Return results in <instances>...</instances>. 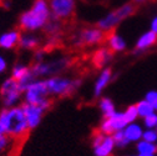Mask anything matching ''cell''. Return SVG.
<instances>
[{
    "label": "cell",
    "instance_id": "obj_10",
    "mask_svg": "<svg viewBox=\"0 0 157 156\" xmlns=\"http://www.w3.org/2000/svg\"><path fill=\"white\" fill-rule=\"evenodd\" d=\"M92 145L96 156H110L115 147V141L111 135H106L100 131L94 135Z\"/></svg>",
    "mask_w": 157,
    "mask_h": 156
},
{
    "label": "cell",
    "instance_id": "obj_32",
    "mask_svg": "<svg viewBox=\"0 0 157 156\" xmlns=\"http://www.w3.org/2000/svg\"><path fill=\"white\" fill-rule=\"evenodd\" d=\"M146 2H148V0H133L135 4H142V3H146Z\"/></svg>",
    "mask_w": 157,
    "mask_h": 156
},
{
    "label": "cell",
    "instance_id": "obj_12",
    "mask_svg": "<svg viewBox=\"0 0 157 156\" xmlns=\"http://www.w3.org/2000/svg\"><path fill=\"white\" fill-rule=\"evenodd\" d=\"M127 120L125 119L124 112H115L113 115H111L110 118H106L104 120V123L101 124V132L106 134V135H111L115 131L119 130H124L127 126Z\"/></svg>",
    "mask_w": 157,
    "mask_h": 156
},
{
    "label": "cell",
    "instance_id": "obj_34",
    "mask_svg": "<svg viewBox=\"0 0 157 156\" xmlns=\"http://www.w3.org/2000/svg\"><path fill=\"white\" fill-rule=\"evenodd\" d=\"M155 109H156V110H157V103H156V105H155Z\"/></svg>",
    "mask_w": 157,
    "mask_h": 156
},
{
    "label": "cell",
    "instance_id": "obj_26",
    "mask_svg": "<svg viewBox=\"0 0 157 156\" xmlns=\"http://www.w3.org/2000/svg\"><path fill=\"white\" fill-rule=\"evenodd\" d=\"M124 115H125V119L127 120L128 124L133 123V121L137 119V116H139L136 106H130V107H127V110L124 112Z\"/></svg>",
    "mask_w": 157,
    "mask_h": 156
},
{
    "label": "cell",
    "instance_id": "obj_11",
    "mask_svg": "<svg viewBox=\"0 0 157 156\" xmlns=\"http://www.w3.org/2000/svg\"><path fill=\"white\" fill-rule=\"evenodd\" d=\"M107 34H105L104 30L100 28H90L84 29L78 33L76 44L78 45H94V44H100L106 39Z\"/></svg>",
    "mask_w": 157,
    "mask_h": 156
},
{
    "label": "cell",
    "instance_id": "obj_6",
    "mask_svg": "<svg viewBox=\"0 0 157 156\" xmlns=\"http://www.w3.org/2000/svg\"><path fill=\"white\" fill-rule=\"evenodd\" d=\"M50 99L46 80L35 79L23 92V100L26 104H41Z\"/></svg>",
    "mask_w": 157,
    "mask_h": 156
},
{
    "label": "cell",
    "instance_id": "obj_22",
    "mask_svg": "<svg viewBox=\"0 0 157 156\" xmlns=\"http://www.w3.org/2000/svg\"><path fill=\"white\" fill-rule=\"evenodd\" d=\"M100 109L104 112L105 118H110L111 115H113L116 112L115 111L113 103L110 99H107V97H104V99H101V101H100Z\"/></svg>",
    "mask_w": 157,
    "mask_h": 156
},
{
    "label": "cell",
    "instance_id": "obj_9",
    "mask_svg": "<svg viewBox=\"0 0 157 156\" xmlns=\"http://www.w3.org/2000/svg\"><path fill=\"white\" fill-rule=\"evenodd\" d=\"M51 16L57 20H69L75 14V0H50L49 2Z\"/></svg>",
    "mask_w": 157,
    "mask_h": 156
},
{
    "label": "cell",
    "instance_id": "obj_20",
    "mask_svg": "<svg viewBox=\"0 0 157 156\" xmlns=\"http://www.w3.org/2000/svg\"><path fill=\"white\" fill-rule=\"evenodd\" d=\"M124 132L126 135V138L128 139V141H139L140 139H142V135H144V131L141 129L140 125H137V124H132L126 126L124 129Z\"/></svg>",
    "mask_w": 157,
    "mask_h": 156
},
{
    "label": "cell",
    "instance_id": "obj_3",
    "mask_svg": "<svg viewBox=\"0 0 157 156\" xmlns=\"http://www.w3.org/2000/svg\"><path fill=\"white\" fill-rule=\"evenodd\" d=\"M0 100L4 107H13L21 105L23 100V89L17 80L9 76L2 83L0 86Z\"/></svg>",
    "mask_w": 157,
    "mask_h": 156
},
{
    "label": "cell",
    "instance_id": "obj_17",
    "mask_svg": "<svg viewBox=\"0 0 157 156\" xmlns=\"http://www.w3.org/2000/svg\"><path fill=\"white\" fill-rule=\"evenodd\" d=\"M110 34H107L106 40H109V46L112 51H122L126 48V43L125 40L119 36L117 34H115L113 31H109Z\"/></svg>",
    "mask_w": 157,
    "mask_h": 156
},
{
    "label": "cell",
    "instance_id": "obj_35",
    "mask_svg": "<svg viewBox=\"0 0 157 156\" xmlns=\"http://www.w3.org/2000/svg\"><path fill=\"white\" fill-rule=\"evenodd\" d=\"M156 127H157V126H156Z\"/></svg>",
    "mask_w": 157,
    "mask_h": 156
},
{
    "label": "cell",
    "instance_id": "obj_24",
    "mask_svg": "<svg viewBox=\"0 0 157 156\" xmlns=\"http://www.w3.org/2000/svg\"><path fill=\"white\" fill-rule=\"evenodd\" d=\"M112 138H113L115 145H116V146H119V147H124V146H126V145L130 142L128 139L126 138V135H125L124 130L115 131L113 135H112Z\"/></svg>",
    "mask_w": 157,
    "mask_h": 156
},
{
    "label": "cell",
    "instance_id": "obj_21",
    "mask_svg": "<svg viewBox=\"0 0 157 156\" xmlns=\"http://www.w3.org/2000/svg\"><path fill=\"white\" fill-rule=\"evenodd\" d=\"M136 109H137V114H139V116H142V118H145V116H147V115H150L155 111L153 105L150 104L147 100L140 101L136 105Z\"/></svg>",
    "mask_w": 157,
    "mask_h": 156
},
{
    "label": "cell",
    "instance_id": "obj_7",
    "mask_svg": "<svg viewBox=\"0 0 157 156\" xmlns=\"http://www.w3.org/2000/svg\"><path fill=\"white\" fill-rule=\"evenodd\" d=\"M136 8L133 4H125L122 5L121 8L116 9L113 11H111L109 15H106L105 18H102L101 20L97 23V26H99L101 30L104 31H112V29L119 24L121 23L124 19L131 16L133 13H135Z\"/></svg>",
    "mask_w": 157,
    "mask_h": 156
},
{
    "label": "cell",
    "instance_id": "obj_27",
    "mask_svg": "<svg viewBox=\"0 0 157 156\" xmlns=\"http://www.w3.org/2000/svg\"><path fill=\"white\" fill-rule=\"evenodd\" d=\"M144 121H145V126L148 127V129H153L157 126V114H155V111L147 116L144 118Z\"/></svg>",
    "mask_w": 157,
    "mask_h": 156
},
{
    "label": "cell",
    "instance_id": "obj_13",
    "mask_svg": "<svg viewBox=\"0 0 157 156\" xmlns=\"http://www.w3.org/2000/svg\"><path fill=\"white\" fill-rule=\"evenodd\" d=\"M20 35L21 31L11 29L6 30L0 34V49L2 50H13L19 46V41H20Z\"/></svg>",
    "mask_w": 157,
    "mask_h": 156
},
{
    "label": "cell",
    "instance_id": "obj_33",
    "mask_svg": "<svg viewBox=\"0 0 157 156\" xmlns=\"http://www.w3.org/2000/svg\"><path fill=\"white\" fill-rule=\"evenodd\" d=\"M140 156H153V154H140Z\"/></svg>",
    "mask_w": 157,
    "mask_h": 156
},
{
    "label": "cell",
    "instance_id": "obj_14",
    "mask_svg": "<svg viewBox=\"0 0 157 156\" xmlns=\"http://www.w3.org/2000/svg\"><path fill=\"white\" fill-rule=\"evenodd\" d=\"M40 46V39L34 33L23 31L20 35V41H19V48L23 50H36Z\"/></svg>",
    "mask_w": 157,
    "mask_h": 156
},
{
    "label": "cell",
    "instance_id": "obj_18",
    "mask_svg": "<svg viewBox=\"0 0 157 156\" xmlns=\"http://www.w3.org/2000/svg\"><path fill=\"white\" fill-rule=\"evenodd\" d=\"M31 72V66L24 64V63H16L13 69H11V72H10V76L14 77L15 80H21L26 75H29Z\"/></svg>",
    "mask_w": 157,
    "mask_h": 156
},
{
    "label": "cell",
    "instance_id": "obj_16",
    "mask_svg": "<svg viewBox=\"0 0 157 156\" xmlns=\"http://www.w3.org/2000/svg\"><path fill=\"white\" fill-rule=\"evenodd\" d=\"M112 57V50L110 49H106V48H102V49H99L95 54H94V57H92V64L96 66V68H101L104 66L105 64H107V61Z\"/></svg>",
    "mask_w": 157,
    "mask_h": 156
},
{
    "label": "cell",
    "instance_id": "obj_23",
    "mask_svg": "<svg viewBox=\"0 0 157 156\" xmlns=\"http://www.w3.org/2000/svg\"><path fill=\"white\" fill-rule=\"evenodd\" d=\"M137 151L140 154H155L157 151V146L152 142L142 140L139 142V145H137Z\"/></svg>",
    "mask_w": 157,
    "mask_h": 156
},
{
    "label": "cell",
    "instance_id": "obj_1",
    "mask_svg": "<svg viewBox=\"0 0 157 156\" xmlns=\"http://www.w3.org/2000/svg\"><path fill=\"white\" fill-rule=\"evenodd\" d=\"M30 131L21 105L4 107L0 111V134H5L14 141L25 139Z\"/></svg>",
    "mask_w": 157,
    "mask_h": 156
},
{
    "label": "cell",
    "instance_id": "obj_30",
    "mask_svg": "<svg viewBox=\"0 0 157 156\" xmlns=\"http://www.w3.org/2000/svg\"><path fill=\"white\" fill-rule=\"evenodd\" d=\"M145 100H147L150 104H152L153 105V107H155V105H156V103H157V91H150L147 95H146V99Z\"/></svg>",
    "mask_w": 157,
    "mask_h": 156
},
{
    "label": "cell",
    "instance_id": "obj_28",
    "mask_svg": "<svg viewBox=\"0 0 157 156\" xmlns=\"http://www.w3.org/2000/svg\"><path fill=\"white\" fill-rule=\"evenodd\" d=\"M142 139H144L145 141H148V142L155 144V142L157 141V131H155V130H152V129H148L147 131L144 132Z\"/></svg>",
    "mask_w": 157,
    "mask_h": 156
},
{
    "label": "cell",
    "instance_id": "obj_31",
    "mask_svg": "<svg viewBox=\"0 0 157 156\" xmlns=\"http://www.w3.org/2000/svg\"><path fill=\"white\" fill-rule=\"evenodd\" d=\"M151 30L157 34V18H155L152 20V23H151Z\"/></svg>",
    "mask_w": 157,
    "mask_h": 156
},
{
    "label": "cell",
    "instance_id": "obj_8",
    "mask_svg": "<svg viewBox=\"0 0 157 156\" xmlns=\"http://www.w3.org/2000/svg\"><path fill=\"white\" fill-rule=\"evenodd\" d=\"M51 103L52 101L49 99L41 104H26V103L21 104L30 130L39 126V124L41 123V119H43L45 111L51 106Z\"/></svg>",
    "mask_w": 157,
    "mask_h": 156
},
{
    "label": "cell",
    "instance_id": "obj_15",
    "mask_svg": "<svg viewBox=\"0 0 157 156\" xmlns=\"http://www.w3.org/2000/svg\"><path fill=\"white\" fill-rule=\"evenodd\" d=\"M156 43H157V34L151 30V31H147L140 36V39L136 43V49L137 50H146V49L153 46Z\"/></svg>",
    "mask_w": 157,
    "mask_h": 156
},
{
    "label": "cell",
    "instance_id": "obj_19",
    "mask_svg": "<svg viewBox=\"0 0 157 156\" xmlns=\"http://www.w3.org/2000/svg\"><path fill=\"white\" fill-rule=\"evenodd\" d=\"M111 75L112 74H111L110 69H105L101 72V75L99 76V79L96 80V85H95V95L96 96H99L102 92V90L109 85V83L111 80Z\"/></svg>",
    "mask_w": 157,
    "mask_h": 156
},
{
    "label": "cell",
    "instance_id": "obj_2",
    "mask_svg": "<svg viewBox=\"0 0 157 156\" xmlns=\"http://www.w3.org/2000/svg\"><path fill=\"white\" fill-rule=\"evenodd\" d=\"M51 19V11L48 0H34L30 9L24 11L19 18V28L21 31L35 33L43 30Z\"/></svg>",
    "mask_w": 157,
    "mask_h": 156
},
{
    "label": "cell",
    "instance_id": "obj_4",
    "mask_svg": "<svg viewBox=\"0 0 157 156\" xmlns=\"http://www.w3.org/2000/svg\"><path fill=\"white\" fill-rule=\"evenodd\" d=\"M70 65L69 57H60V59H54L49 61H39L34 63L31 66V72L36 79H43L45 76H54L56 74H60Z\"/></svg>",
    "mask_w": 157,
    "mask_h": 156
},
{
    "label": "cell",
    "instance_id": "obj_29",
    "mask_svg": "<svg viewBox=\"0 0 157 156\" xmlns=\"http://www.w3.org/2000/svg\"><path fill=\"white\" fill-rule=\"evenodd\" d=\"M9 68V63H8V59L5 57V55L3 53H0V75H3L6 72Z\"/></svg>",
    "mask_w": 157,
    "mask_h": 156
},
{
    "label": "cell",
    "instance_id": "obj_5",
    "mask_svg": "<svg viewBox=\"0 0 157 156\" xmlns=\"http://www.w3.org/2000/svg\"><path fill=\"white\" fill-rule=\"evenodd\" d=\"M46 85L50 96H67L80 86V81L54 75L46 79Z\"/></svg>",
    "mask_w": 157,
    "mask_h": 156
},
{
    "label": "cell",
    "instance_id": "obj_25",
    "mask_svg": "<svg viewBox=\"0 0 157 156\" xmlns=\"http://www.w3.org/2000/svg\"><path fill=\"white\" fill-rule=\"evenodd\" d=\"M13 141H14V140H13L11 138H9L8 135L0 134V155L4 154V152H6V151L10 149Z\"/></svg>",
    "mask_w": 157,
    "mask_h": 156
}]
</instances>
